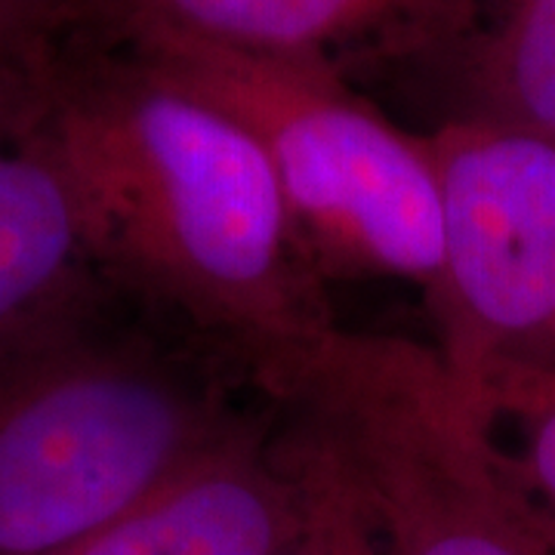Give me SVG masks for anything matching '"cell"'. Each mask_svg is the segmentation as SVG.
I'll return each mask as SVG.
<instances>
[{
    "mask_svg": "<svg viewBox=\"0 0 555 555\" xmlns=\"http://www.w3.org/2000/svg\"><path fill=\"white\" fill-rule=\"evenodd\" d=\"M38 118L112 287L257 386L337 327L269 158L214 105L78 35L40 75Z\"/></svg>",
    "mask_w": 555,
    "mask_h": 555,
    "instance_id": "obj_1",
    "label": "cell"
},
{
    "mask_svg": "<svg viewBox=\"0 0 555 555\" xmlns=\"http://www.w3.org/2000/svg\"><path fill=\"white\" fill-rule=\"evenodd\" d=\"M96 297L0 343V555L75 546L247 423L204 361L112 327Z\"/></svg>",
    "mask_w": 555,
    "mask_h": 555,
    "instance_id": "obj_2",
    "label": "cell"
},
{
    "mask_svg": "<svg viewBox=\"0 0 555 555\" xmlns=\"http://www.w3.org/2000/svg\"><path fill=\"white\" fill-rule=\"evenodd\" d=\"M214 105L269 158L318 278H386L433 297L444 219L426 137L396 127L334 65L173 28L83 31Z\"/></svg>",
    "mask_w": 555,
    "mask_h": 555,
    "instance_id": "obj_3",
    "label": "cell"
},
{
    "mask_svg": "<svg viewBox=\"0 0 555 555\" xmlns=\"http://www.w3.org/2000/svg\"><path fill=\"white\" fill-rule=\"evenodd\" d=\"M266 392L334 448L383 555H555L433 346L334 327Z\"/></svg>",
    "mask_w": 555,
    "mask_h": 555,
    "instance_id": "obj_4",
    "label": "cell"
},
{
    "mask_svg": "<svg viewBox=\"0 0 555 555\" xmlns=\"http://www.w3.org/2000/svg\"><path fill=\"white\" fill-rule=\"evenodd\" d=\"M423 137L444 219L438 356L466 392L494 361L555 364V142L478 118Z\"/></svg>",
    "mask_w": 555,
    "mask_h": 555,
    "instance_id": "obj_5",
    "label": "cell"
},
{
    "mask_svg": "<svg viewBox=\"0 0 555 555\" xmlns=\"http://www.w3.org/2000/svg\"><path fill=\"white\" fill-rule=\"evenodd\" d=\"M485 0H90L80 31L173 28L334 65L463 47Z\"/></svg>",
    "mask_w": 555,
    "mask_h": 555,
    "instance_id": "obj_6",
    "label": "cell"
},
{
    "mask_svg": "<svg viewBox=\"0 0 555 555\" xmlns=\"http://www.w3.org/2000/svg\"><path fill=\"white\" fill-rule=\"evenodd\" d=\"M38 83L0 105V343L78 309L105 281L75 182L40 127Z\"/></svg>",
    "mask_w": 555,
    "mask_h": 555,
    "instance_id": "obj_7",
    "label": "cell"
},
{
    "mask_svg": "<svg viewBox=\"0 0 555 555\" xmlns=\"http://www.w3.org/2000/svg\"><path fill=\"white\" fill-rule=\"evenodd\" d=\"M294 521L284 433L244 423L149 503L56 555H272Z\"/></svg>",
    "mask_w": 555,
    "mask_h": 555,
    "instance_id": "obj_8",
    "label": "cell"
},
{
    "mask_svg": "<svg viewBox=\"0 0 555 555\" xmlns=\"http://www.w3.org/2000/svg\"><path fill=\"white\" fill-rule=\"evenodd\" d=\"M469 115L555 142V0H503L463 40Z\"/></svg>",
    "mask_w": 555,
    "mask_h": 555,
    "instance_id": "obj_9",
    "label": "cell"
},
{
    "mask_svg": "<svg viewBox=\"0 0 555 555\" xmlns=\"http://www.w3.org/2000/svg\"><path fill=\"white\" fill-rule=\"evenodd\" d=\"M503 473L555 534V364L494 361L466 392Z\"/></svg>",
    "mask_w": 555,
    "mask_h": 555,
    "instance_id": "obj_10",
    "label": "cell"
},
{
    "mask_svg": "<svg viewBox=\"0 0 555 555\" xmlns=\"http://www.w3.org/2000/svg\"><path fill=\"white\" fill-rule=\"evenodd\" d=\"M284 433L297 476V521L272 555H383L349 473L334 448L294 414Z\"/></svg>",
    "mask_w": 555,
    "mask_h": 555,
    "instance_id": "obj_11",
    "label": "cell"
},
{
    "mask_svg": "<svg viewBox=\"0 0 555 555\" xmlns=\"http://www.w3.org/2000/svg\"><path fill=\"white\" fill-rule=\"evenodd\" d=\"M87 0H0V105L22 96L83 25Z\"/></svg>",
    "mask_w": 555,
    "mask_h": 555,
    "instance_id": "obj_12",
    "label": "cell"
},
{
    "mask_svg": "<svg viewBox=\"0 0 555 555\" xmlns=\"http://www.w3.org/2000/svg\"><path fill=\"white\" fill-rule=\"evenodd\" d=\"M543 528H546V525H543ZM546 534H550V540H553V546H555V534H553V531H550V528H546Z\"/></svg>",
    "mask_w": 555,
    "mask_h": 555,
    "instance_id": "obj_13",
    "label": "cell"
}]
</instances>
